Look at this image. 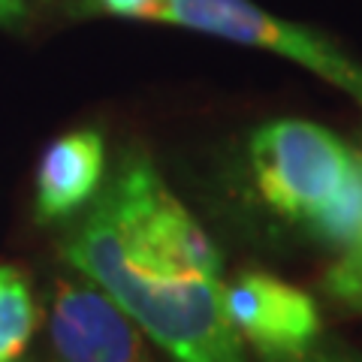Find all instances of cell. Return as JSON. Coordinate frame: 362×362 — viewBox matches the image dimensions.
Instances as JSON below:
<instances>
[{
    "mask_svg": "<svg viewBox=\"0 0 362 362\" xmlns=\"http://www.w3.org/2000/svg\"><path fill=\"white\" fill-rule=\"evenodd\" d=\"M64 257L175 362H245L218 245L145 157H124Z\"/></svg>",
    "mask_w": 362,
    "mask_h": 362,
    "instance_id": "1",
    "label": "cell"
},
{
    "mask_svg": "<svg viewBox=\"0 0 362 362\" xmlns=\"http://www.w3.org/2000/svg\"><path fill=\"white\" fill-rule=\"evenodd\" d=\"M354 151L314 121H269L251 136L259 197L284 218L305 221L341 187Z\"/></svg>",
    "mask_w": 362,
    "mask_h": 362,
    "instance_id": "2",
    "label": "cell"
},
{
    "mask_svg": "<svg viewBox=\"0 0 362 362\" xmlns=\"http://www.w3.org/2000/svg\"><path fill=\"white\" fill-rule=\"evenodd\" d=\"M145 18L284 54L308 66L329 85L341 88L362 106V66L356 61H350L338 45L323 40L320 33L269 16L251 0H157Z\"/></svg>",
    "mask_w": 362,
    "mask_h": 362,
    "instance_id": "3",
    "label": "cell"
},
{
    "mask_svg": "<svg viewBox=\"0 0 362 362\" xmlns=\"http://www.w3.org/2000/svg\"><path fill=\"white\" fill-rule=\"evenodd\" d=\"M45 332L54 362H154L148 338L88 278H58Z\"/></svg>",
    "mask_w": 362,
    "mask_h": 362,
    "instance_id": "4",
    "label": "cell"
},
{
    "mask_svg": "<svg viewBox=\"0 0 362 362\" xmlns=\"http://www.w3.org/2000/svg\"><path fill=\"white\" fill-rule=\"evenodd\" d=\"M223 311L239 341H247L269 362L308 354L323 332L317 302L269 272H242L223 284Z\"/></svg>",
    "mask_w": 362,
    "mask_h": 362,
    "instance_id": "5",
    "label": "cell"
},
{
    "mask_svg": "<svg viewBox=\"0 0 362 362\" xmlns=\"http://www.w3.org/2000/svg\"><path fill=\"white\" fill-rule=\"evenodd\" d=\"M106 178V142L97 130H73L58 136L42 151L33 181L37 221H64L97 197Z\"/></svg>",
    "mask_w": 362,
    "mask_h": 362,
    "instance_id": "6",
    "label": "cell"
},
{
    "mask_svg": "<svg viewBox=\"0 0 362 362\" xmlns=\"http://www.w3.org/2000/svg\"><path fill=\"white\" fill-rule=\"evenodd\" d=\"M302 223L317 242L341 247V251L362 239V151H354L350 157V169L332 199Z\"/></svg>",
    "mask_w": 362,
    "mask_h": 362,
    "instance_id": "7",
    "label": "cell"
},
{
    "mask_svg": "<svg viewBox=\"0 0 362 362\" xmlns=\"http://www.w3.org/2000/svg\"><path fill=\"white\" fill-rule=\"evenodd\" d=\"M40 308L21 272L0 266V362H16L30 344Z\"/></svg>",
    "mask_w": 362,
    "mask_h": 362,
    "instance_id": "8",
    "label": "cell"
},
{
    "mask_svg": "<svg viewBox=\"0 0 362 362\" xmlns=\"http://www.w3.org/2000/svg\"><path fill=\"white\" fill-rule=\"evenodd\" d=\"M323 287L332 299L362 311V239L354 242L350 247H344L341 259L326 272Z\"/></svg>",
    "mask_w": 362,
    "mask_h": 362,
    "instance_id": "9",
    "label": "cell"
},
{
    "mask_svg": "<svg viewBox=\"0 0 362 362\" xmlns=\"http://www.w3.org/2000/svg\"><path fill=\"white\" fill-rule=\"evenodd\" d=\"M157 0H90V6L121 18H145Z\"/></svg>",
    "mask_w": 362,
    "mask_h": 362,
    "instance_id": "10",
    "label": "cell"
},
{
    "mask_svg": "<svg viewBox=\"0 0 362 362\" xmlns=\"http://www.w3.org/2000/svg\"><path fill=\"white\" fill-rule=\"evenodd\" d=\"M284 362H362V354H356V350H344V347H320V344H314L308 354H302L296 359H284Z\"/></svg>",
    "mask_w": 362,
    "mask_h": 362,
    "instance_id": "11",
    "label": "cell"
},
{
    "mask_svg": "<svg viewBox=\"0 0 362 362\" xmlns=\"http://www.w3.org/2000/svg\"><path fill=\"white\" fill-rule=\"evenodd\" d=\"M40 0H0V25H21L33 16Z\"/></svg>",
    "mask_w": 362,
    "mask_h": 362,
    "instance_id": "12",
    "label": "cell"
}]
</instances>
